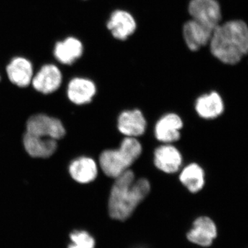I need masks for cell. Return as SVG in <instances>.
<instances>
[{
    "mask_svg": "<svg viewBox=\"0 0 248 248\" xmlns=\"http://www.w3.org/2000/svg\"><path fill=\"white\" fill-rule=\"evenodd\" d=\"M27 133L42 138L60 140L66 135L61 121L45 114L31 116L27 122Z\"/></svg>",
    "mask_w": 248,
    "mask_h": 248,
    "instance_id": "5b68a950",
    "label": "cell"
},
{
    "mask_svg": "<svg viewBox=\"0 0 248 248\" xmlns=\"http://www.w3.org/2000/svg\"><path fill=\"white\" fill-rule=\"evenodd\" d=\"M107 27L115 39L123 41L127 40L135 32L137 22L128 11L116 10L110 15Z\"/></svg>",
    "mask_w": 248,
    "mask_h": 248,
    "instance_id": "8fae6325",
    "label": "cell"
},
{
    "mask_svg": "<svg viewBox=\"0 0 248 248\" xmlns=\"http://www.w3.org/2000/svg\"><path fill=\"white\" fill-rule=\"evenodd\" d=\"M142 146L138 139L125 138L117 149L106 150L99 156V166L108 177H118L141 156Z\"/></svg>",
    "mask_w": 248,
    "mask_h": 248,
    "instance_id": "3957f363",
    "label": "cell"
},
{
    "mask_svg": "<svg viewBox=\"0 0 248 248\" xmlns=\"http://www.w3.org/2000/svg\"><path fill=\"white\" fill-rule=\"evenodd\" d=\"M8 78L18 87L25 88L32 82L33 66L27 58L16 57L6 66Z\"/></svg>",
    "mask_w": 248,
    "mask_h": 248,
    "instance_id": "5bb4252c",
    "label": "cell"
},
{
    "mask_svg": "<svg viewBox=\"0 0 248 248\" xmlns=\"http://www.w3.org/2000/svg\"><path fill=\"white\" fill-rule=\"evenodd\" d=\"M218 229L213 218L208 216L197 217L187 232V239L192 244L202 248L210 247L217 239Z\"/></svg>",
    "mask_w": 248,
    "mask_h": 248,
    "instance_id": "8992f818",
    "label": "cell"
},
{
    "mask_svg": "<svg viewBox=\"0 0 248 248\" xmlns=\"http://www.w3.org/2000/svg\"><path fill=\"white\" fill-rule=\"evenodd\" d=\"M147 123L143 113L138 110L123 111L117 120V128L125 138H137L146 132Z\"/></svg>",
    "mask_w": 248,
    "mask_h": 248,
    "instance_id": "7c38bea8",
    "label": "cell"
},
{
    "mask_svg": "<svg viewBox=\"0 0 248 248\" xmlns=\"http://www.w3.org/2000/svg\"><path fill=\"white\" fill-rule=\"evenodd\" d=\"M72 244L68 248H94L95 241L88 232L77 231L70 235Z\"/></svg>",
    "mask_w": 248,
    "mask_h": 248,
    "instance_id": "ffe728a7",
    "label": "cell"
},
{
    "mask_svg": "<svg viewBox=\"0 0 248 248\" xmlns=\"http://www.w3.org/2000/svg\"><path fill=\"white\" fill-rule=\"evenodd\" d=\"M62 74L60 68L54 64L44 65L33 76L32 84L34 89L43 94L55 92L61 86Z\"/></svg>",
    "mask_w": 248,
    "mask_h": 248,
    "instance_id": "30bf717a",
    "label": "cell"
},
{
    "mask_svg": "<svg viewBox=\"0 0 248 248\" xmlns=\"http://www.w3.org/2000/svg\"><path fill=\"white\" fill-rule=\"evenodd\" d=\"M213 31L191 19L183 26V37L191 51H197L202 47L209 45Z\"/></svg>",
    "mask_w": 248,
    "mask_h": 248,
    "instance_id": "9c48e42d",
    "label": "cell"
},
{
    "mask_svg": "<svg viewBox=\"0 0 248 248\" xmlns=\"http://www.w3.org/2000/svg\"><path fill=\"white\" fill-rule=\"evenodd\" d=\"M212 55L224 64H238L248 55V25L241 19L221 23L210 42Z\"/></svg>",
    "mask_w": 248,
    "mask_h": 248,
    "instance_id": "7a4b0ae2",
    "label": "cell"
},
{
    "mask_svg": "<svg viewBox=\"0 0 248 248\" xmlns=\"http://www.w3.org/2000/svg\"><path fill=\"white\" fill-rule=\"evenodd\" d=\"M154 163L159 170L167 174H174L182 168V155L171 143H164L155 150Z\"/></svg>",
    "mask_w": 248,
    "mask_h": 248,
    "instance_id": "52a82bcc",
    "label": "cell"
},
{
    "mask_svg": "<svg viewBox=\"0 0 248 248\" xmlns=\"http://www.w3.org/2000/svg\"><path fill=\"white\" fill-rule=\"evenodd\" d=\"M225 102L221 94L214 91L202 94L195 102V110L198 115L206 120H213L223 115Z\"/></svg>",
    "mask_w": 248,
    "mask_h": 248,
    "instance_id": "4fadbf2b",
    "label": "cell"
},
{
    "mask_svg": "<svg viewBox=\"0 0 248 248\" xmlns=\"http://www.w3.org/2000/svg\"><path fill=\"white\" fill-rule=\"evenodd\" d=\"M115 179L108 205L109 215L113 219L125 221L149 195L151 183L145 178L136 180L130 169Z\"/></svg>",
    "mask_w": 248,
    "mask_h": 248,
    "instance_id": "6da1fadb",
    "label": "cell"
},
{
    "mask_svg": "<svg viewBox=\"0 0 248 248\" xmlns=\"http://www.w3.org/2000/svg\"><path fill=\"white\" fill-rule=\"evenodd\" d=\"M0 79H1V78H0Z\"/></svg>",
    "mask_w": 248,
    "mask_h": 248,
    "instance_id": "44dd1931",
    "label": "cell"
},
{
    "mask_svg": "<svg viewBox=\"0 0 248 248\" xmlns=\"http://www.w3.org/2000/svg\"><path fill=\"white\" fill-rule=\"evenodd\" d=\"M183 125L182 118L177 114H166L155 124V138L163 143H174L180 139Z\"/></svg>",
    "mask_w": 248,
    "mask_h": 248,
    "instance_id": "ba28073f",
    "label": "cell"
},
{
    "mask_svg": "<svg viewBox=\"0 0 248 248\" xmlns=\"http://www.w3.org/2000/svg\"><path fill=\"white\" fill-rule=\"evenodd\" d=\"M24 149L31 157H50L58 148L57 140L53 139L42 138L26 132L23 137Z\"/></svg>",
    "mask_w": 248,
    "mask_h": 248,
    "instance_id": "9a60e30c",
    "label": "cell"
},
{
    "mask_svg": "<svg viewBox=\"0 0 248 248\" xmlns=\"http://www.w3.org/2000/svg\"><path fill=\"white\" fill-rule=\"evenodd\" d=\"M97 88L93 81L87 78H76L68 86V99L76 105L89 104L95 95Z\"/></svg>",
    "mask_w": 248,
    "mask_h": 248,
    "instance_id": "e0dca14e",
    "label": "cell"
},
{
    "mask_svg": "<svg viewBox=\"0 0 248 248\" xmlns=\"http://www.w3.org/2000/svg\"><path fill=\"white\" fill-rule=\"evenodd\" d=\"M179 180L191 193H197L205 186V171L200 165L192 163L181 171Z\"/></svg>",
    "mask_w": 248,
    "mask_h": 248,
    "instance_id": "d6986e66",
    "label": "cell"
},
{
    "mask_svg": "<svg viewBox=\"0 0 248 248\" xmlns=\"http://www.w3.org/2000/svg\"><path fill=\"white\" fill-rule=\"evenodd\" d=\"M187 10L191 19L212 30L221 24V8L217 0H191Z\"/></svg>",
    "mask_w": 248,
    "mask_h": 248,
    "instance_id": "277c9868",
    "label": "cell"
},
{
    "mask_svg": "<svg viewBox=\"0 0 248 248\" xmlns=\"http://www.w3.org/2000/svg\"><path fill=\"white\" fill-rule=\"evenodd\" d=\"M71 177L79 184H89L97 177L98 166L92 158L81 156L72 161L69 166Z\"/></svg>",
    "mask_w": 248,
    "mask_h": 248,
    "instance_id": "ac0fdd59",
    "label": "cell"
},
{
    "mask_svg": "<svg viewBox=\"0 0 248 248\" xmlns=\"http://www.w3.org/2000/svg\"><path fill=\"white\" fill-rule=\"evenodd\" d=\"M84 45L82 42L75 37H68L57 42L53 50L55 58L60 63L71 65L82 56Z\"/></svg>",
    "mask_w": 248,
    "mask_h": 248,
    "instance_id": "2e32d148",
    "label": "cell"
}]
</instances>
